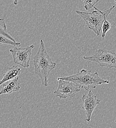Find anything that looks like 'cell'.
I'll return each instance as SVG.
<instances>
[{
    "label": "cell",
    "mask_w": 116,
    "mask_h": 128,
    "mask_svg": "<svg viewBox=\"0 0 116 128\" xmlns=\"http://www.w3.org/2000/svg\"><path fill=\"white\" fill-rule=\"evenodd\" d=\"M34 70L45 87L49 86L48 78L50 72L56 66V63L52 61L49 55L45 42L41 40L38 51L33 58Z\"/></svg>",
    "instance_id": "cell-1"
},
{
    "label": "cell",
    "mask_w": 116,
    "mask_h": 128,
    "mask_svg": "<svg viewBox=\"0 0 116 128\" xmlns=\"http://www.w3.org/2000/svg\"><path fill=\"white\" fill-rule=\"evenodd\" d=\"M58 80L69 81L75 83L79 89L88 90L90 89L96 88L98 85L109 84L108 80L101 78L97 72H92L90 70L82 69L80 72L73 75L68 76L59 77Z\"/></svg>",
    "instance_id": "cell-2"
},
{
    "label": "cell",
    "mask_w": 116,
    "mask_h": 128,
    "mask_svg": "<svg viewBox=\"0 0 116 128\" xmlns=\"http://www.w3.org/2000/svg\"><path fill=\"white\" fill-rule=\"evenodd\" d=\"M93 8L95 10L92 12L77 10L76 13L82 18L87 27L94 32L96 36H99L102 31V26L104 20V16L108 12V9L104 11H101L95 6Z\"/></svg>",
    "instance_id": "cell-3"
},
{
    "label": "cell",
    "mask_w": 116,
    "mask_h": 128,
    "mask_svg": "<svg viewBox=\"0 0 116 128\" xmlns=\"http://www.w3.org/2000/svg\"><path fill=\"white\" fill-rule=\"evenodd\" d=\"M83 58L85 60L95 62L101 67L109 69L116 68V53L105 48L99 49L94 54L83 56Z\"/></svg>",
    "instance_id": "cell-4"
},
{
    "label": "cell",
    "mask_w": 116,
    "mask_h": 128,
    "mask_svg": "<svg viewBox=\"0 0 116 128\" xmlns=\"http://www.w3.org/2000/svg\"><path fill=\"white\" fill-rule=\"evenodd\" d=\"M34 48L33 44H31L25 48H12L10 50L13 61L16 64L20 65L24 68H28L32 55V50Z\"/></svg>",
    "instance_id": "cell-5"
},
{
    "label": "cell",
    "mask_w": 116,
    "mask_h": 128,
    "mask_svg": "<svg viewBox=\"0 0 116 128\" xmlns=\"http://www.w3.org/2000/svg\"><path fill=\"white\" fill-rule=\"evenodd\" d=\"M57 80L59 81V85L57 90L54 92V94L60 99L72 98L80 91L81 89L73 85L71 81L62 80Z\"/></svg>",
    "instance_id": "cell-6"
},
{
    "label": "cell",
    "mask_w": 116,
    "mask_h": 128,
    "mask_svg": "<svg viewBox=\"0 0 116 128\" xmlns=\"http://www.w3.org/2000/svg\"><path fill=\"white\" fill-rule=\"evenodd\" d=\"M82 109L85 112L87 122H90L92 113L98 104L101 103V100L97 98L91 90H89L87 95L83 94L82 96Z\"/></svg>",
    "instance_id": "cell-7"
},
{
    "label": "cell",
    "mask_w": 116,
    "mask_h": 128,
    "mask_svg": "<svg viewBox=\"0 0 116 128\" xmlns=\"http://www.w3.org/2000/svg\"><path fill=\"white\" fill-rule=\"evenodd\" d=\"M2 85L3 86L0 91V95L11 94L15 92H18L20 89L18 76L4 82Z\"/></svg>",
    "instance_id": "cell-8"
},
{
    "label": "cell",
    "mask_w": 116,
    "mask_h": 128,
    "mask_svg": "<svg viewBox=\"0 0 116 128\" xmlns=\"http://www.w3.org/2000/svg\"><path fill=\"white\" fill-rule=\"evenodd\" d=\"M21 72V68L16 65L9 68L8 71L4 74L3 78L0 80V86L4 82L12 80L18 76L20 74Z\"/></svg>",
    "instance_id": "cell-9"
},
{
    "label": "cell",
    "mask_w": 116,
    "mask_h": 128,
    "mask_svg": "<svg viewBox=\"0 0 116 128\" xmlns=\"http://www.w3.org/2000/svg\"><path fill=\"white\" fill-rule=\"evenodd\" d=\"M116 4L114 5L112 7L108 9V12L105 14V16H104V20L102 24V34H101V38L103 39H104L105 38V36L106 35V34L107 32H109L111 28L112 25L111 23L107 20V17L109 15V14L112 12L113 10L115 8L116 6Z\"/></svg>",
    "instance_id": "cell-10"
},
{
    "label": "cell",
    "mask_w": 116,
    "mask_h": 128,
    "mask_svg": "<svg viewBox=\"0 0 116 128\" xmlns=\"http://www.w3.org/2000/svg\"><path fill=\"white\" fill-rule=\"evenodd\" d=\"M0 34L14 42H16L15 38H14L7 31V25L4 18H0Z\"/></svg>",
    "instance_id": "cell-11"
},
{
    "label": "cell",
    "mask_w": 116,
    "mask_h": 128,
    "mask_svg": "<svg viewBox=\"0 0 116 128\" xmlns=\"http://www.w3.org/2000/svg\"><path fill=\"white\" fill-rule=\"evenodd\" d=\"M2 44H8L14 46H20L21 44L17 42H14L0 34V45Z\"/></svg>",
    "instance_id": "cell-12"
},
{
    "label": "cell",
    "mask_w": 116,
    "mask_h": 128,
    "mask_svg": "<svg viewBox=\"0 0 116 128\" xmlns=\"http://www.w3.org/2000/svg\"><path fill=\"white\" fill-rule=\"evenodd\" d=\"M85 10H88L93 8L99 0H82Z\"/></svg>",
    "instance_id": "cell-13"
},
{
    "label": "cell",
    "mask_w": 116,
    "mask_h": 128,
    "mask_svg": "<svg viewBox=\"0 0 116 128\" xmlns=\"http://www.w3.org/2000/svg\"><path fill=\"white\" fill-rule=\"evenodd\" d=\"M19 2V0H14V4L15 5H17Z\"/></svg>",
    "instance_id": "cell-14"
},
{
    "label": "cell",
    "mask_w": 116,
    "mask_h": 128,
    "mask_svg": "<svg viewBox=\"0 0 116 128\" xmlns=\"http://www.w3.org/2000/svg\"><path fill=\"white\" fill-rule=\"evenodd\" d=\"M115 4H116V0H115Z\"/></svg>",
    "instance_id": "cell-15"
}]
</instances>
